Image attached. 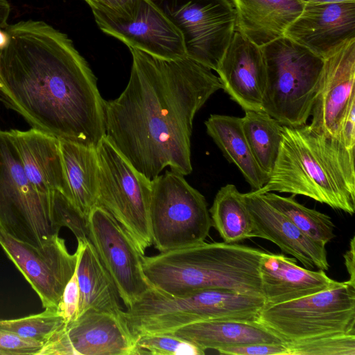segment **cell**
I'll return each instance as SVG.
<instances>
[{"label":"cell","mask_w":355,"mask_h":355,"mask_svg":"<svg viewBox=\"0 0 355 355\" xmlns=\"http://www.w3.org/2000/svg\"><path fill=\"white\" fill-rule=\"evenodd\" d=\"M3 29L0 101L32 128L96 148L105 136V101L72 41L42 21H21Z\"/></svg>","instance_id":"1"},{"label":"cell","mask_w":355,"mask_h":355,"mask_svg":"<svg viewBox=\"0 0 355 355\" xmlns=\"http://www.w3.org/2000/svg\"><path fill=\"white\" fill-rule=\"evenodd\" d=\"M129 49L127 86L117 98L105 101V137L150 180L167 166L189 175L193 119L222 89L219 78L187 56L167 60Z\"/></svg>","instance_id":"2"},{"label":"cell","mask_w":355,"mask_h":355,"mask_svg":"<svg viewBox=\"0 0 355 355\" xmlns=\"http://www.w3.org/2000/svg\"><path fill=\"white\" fill-rule=\"evenodd\" d=\"M260 193L302 195L350 215L355 211L354 150L309 125H283L279 154Z\"/></svg>","instance_id":"3"},{"label":"cell","mask_w":355,"mask_h":355,"mask_svg":"<svg viewBox=\"0 0 355 355\" xmlns=\"http://www.w3.org/2000/svg\"><path fill=\"white\" fill-rule=\"evenodd\" d=\"M265 253L237 243L205 241L143 256L142 268L150 286L172 295L206 288L262 295L259 264Z\"/></svg>","instance_id":"4"},{"label":"cell","mask_w":355,"mask_h":355,"mask_svg":"<svg viewBox=\"0 0 355 355\" xmlns=\"http://www.w3.org/2000/svg\"><path fill=\"white\" fill-rule=\"evenodd\" d=\"M265 303L262 295L227 289L206 288L172 295L150 286L123 311V318L135 337L146 334H170L205 320L257 321Z\"/></svg>","instance_id":"5"},{"label":"cell","mask_w":355,"mask_h":355,"mask_svg":"<svg viewBox=\"0 0 355 355\" xmlns=\"http://www.w3.org/2000/svg\"><path fill=\"white\" fill-rule=\"evenodd\" d=\"M261 48L266 71L263 111L283 125H306L324 59L284 35Z\"/></svg>","instance_id":"6"},{"label":"cell","mask_w":355,"mask_h":355,"mask_svg":"<svg viewBox=\"0 0 355 355\" xmlns=\"http://www.w3.org/2000/svg\"><path fill=\"white\" fill-rule=\"evenodd\" d=\"M184 176L171 170L151 180L150 230L159 252L202 243L212 227L205 196Z\"/></svg>","instance_id":"7"},{"label":"cell","mask_w":355,"mask_h":355,"mask_svg":"<svg viewBox=\"0 0 355 355\" xmlns=\"http://www.w3.org/2000/svg\"><path fill=\"white\" fill-rule=\"evenodd\" d=\"M257 322L284 342L355 331V285L348 281L262 308Z\"/></svg>","instance_id":"8"},{"label":"cell","mask_w":355,"mask_h":355,"mask_svg":"<svg viewBox=\"0 0 355 355\" xmlns=\"http://www.w3.org/2000/svg\"><path fill=\"white\" fill-rule=\"evenodd\" d=\"M0 228L36 247L60 232L53 219L51 196L30 182L8 131L1 130Z\"/></svg>","instance_id":"9"},{"label":"cell","mask_w":355,"mask_h":355,"mask_svg":"<svg viewBox=\"0 0 355 355\" xmlns=\"http://www.w3.org/2000/svg\"><path fill=\"white\" fill-rule=\"evenodd\" d=\"M96 152L97 205L113 216L144 255L152 245L149 223L151 180L138 172L105 136Z\"/></svg>","instance_id":"10"},{"label":"cell","mask_w":355,"mask_h":355,"mask_svg":"<svg viewBox=\"0 0 355 355\" xmlns=\"http://www.w3.org/2000/svg\"><path fill=\"white\" fill-rule=\"evenodd\" d=\"M181 33L187 57L216 71L236 31L229 0H152Z\"/></svg>","instance_id":"11"},{"label":"cell","mask_w":355,"mask_h":355,"mask_svg":"<svg viewBox=\"0 0 355 355\" xmlns=\"http://www.w3.org/2000/svg\"><path fill=\"white\" fill-rule=\"evenodd\" d=\"M0 245L37 294L42 307L56 309L65 286L76 271L78 250L70 254L64 239L58 235L36 247L1 228Z\"/></svg>","instance_id":"12"},{"label":"cell","mask_w":355,"mask_h":355,"mask_svg":"<svg viewBox=\"0 0 355 355\" xmlns=\"http://www.w3.org/2000/svg\"><path fill=\"white\" fill-rule=\"evenodd\" d=\"M137 355L136 337L121 315L87 309L64 324L38 355Z\"/></svg>","instance_id":"13"},{"label":"cell","mask_w":355,"mask_h":355,"mask_svg":"<svg viewBox=\"0 0 355 355\" xmlns=\"http://www.w3.org/2000/svg\"><path fill=\"white\" fill-rule=\"evenodd\" d=\"M89 241L112 276L126 309L150 287L143 270L142 255L127 232L103 207L88 216Z\"/></svg>","instance_id":"14"},{"label":"cell","mask_w":355,"mask_h":355,"mask_svg":"<svg viewBox=\"0 0 355 355\" xmlns=\"http://www.w3.org/2000/svg\"><path fill=\"white\" fill-rule=\"evenodd\" d=\"M92 10L101 30L129 48L167 60L187 56L181 33L151 0H137L129 17Z\"/></svg>","instance_id":"15"},{"label":"cell","mask_w":355,"mask_h":355,"mask_svg":"<svg viewBox=\"0 0 355 355\" xmlns=\"http://www.w3.org/2000/svg\"><path fill=\"white\" fill-rule=\"evenodd\" d=\"M355 104V37L324 58L309 124L314 131L338 139L347 112Z\"/></svg>","instance_id":"16"},{"label":"cell","mask_w":355,"mask_h":355,"mask_svg":"<svg viewBox=\"0 0 355 355\" xmlns=\"http://www.w3.org/2000/svg\"><path fill=\"white\" fill-rule=\"evenodd\" d=\"M284 35L324 59L355 37V1L304 3Z\"/></svg>","instance_id":"17"},{"label":"cell","mask_w":355,"mask_h":355,"mask_svg":"<svg viewBox=\"0 0 355 355\" xmlns=\"http://www.w3.org/2000/svg\"><path fill=\"white\" fill-rule=\"evenodd\" d=\"M216 72L222 89L244 111H263L266 71L261 46L236 31Z\"/></svg>","instance_id":"18"},{"label":"cell","mask_w":355,"mask_h":355,"mask_svg":"<svg viewBox=\"0 0 355 355\" xmlns=\"http://www.w3.org/2000/svg\"><path fill=\"white\" fill-rule=\"evenodd\" d=\"M252 222V238L268 240L292 255L307 269L328 270L325 245L304 234L288 218L269 204L257 191L243 193Z\"/></svg>","instance_id":"19"},{"label":"cell","mask_w":355,"mask_h":355,"mask_svg":"<svg viewBox=\"0 0 355 355\" xmlns=\"http://www.w3.org/2000/svg\"><path fill=\"white\" fill-rule=\"evenodd\" d=\"M8 133L34 187L49 196L59 191L69 199L60 140L32 128L28 130L11 129Z\"/></svg>","instance_id":"20"},{"label":"cell","mask_w":355,"mask_h":355,"mask_svg":"<svg viewBox=\"0 0 355 355\" xmlns=\"http://www.w3.org/2000/svg\"><path fill=\"white\" fill-rule=\"evenodd\" d=\"M259 275L261 294L268 305L312 295L340 282L329 277L322 270L299 266L294 258L268 252L261 259Z\"/></svg>","instance_id":"21"},{"label":"cell","mask_w":355,"mask_h":355,"mask_svg":"<svg viewBox=\"0 0 355 355\" xmlns=\"http://www.w3.org/2000/svg\"><path fill=\"white\" fill-rule=\"evenodd\" d=\"M236 17V31L256 44H264L283 36L300 14L302 0H229Z\"/></svg>","instance_id":"22"},{"label":"cell","mask_w":355,"mask_h":355,"mask_svg":"<svg viewBox=\"0 0 355 355\" xmlns=\"http://www.w3.org/2000/svg\"><path fill=\"white\" fill-rule=\"evenodd\" d=\"M170 334L192 343L205 352L231 346L284 342L257 321L205 320L181 327Z\"/></svg>","instance_id":"23"},{"label":"cell","mask_w":355,"mask_h":355,"mask_svg":"<svg viewBox=\"0 0 355 355\" xmlns=\"http://www.w3.org/2000/svg\"><path fill=\"white\" fill-rule=\"evenodd\" d=\"M76 275L79 287L78 315L89 309L121 315L116 286L90 241H77ZM78 318V317H77Z\"/></svg>","instance_id":"24"},{"label":"cell","mask_w":355,"mask_h":355,"mask_svg":"<svg viewBox=\"0 0 355 355\" xmlns=\"http://www.w3.org/2000/svg\"><path fill=\"white\" fill-rule=\"evenodd\" d=\"M207 132L224 157L240 171L251 191H258L268 176L258 165L245 136L240 117L211 114L205 122Z\"/></svg>","instance_id":"25"},{"label":"cell","mask_w":355,"mask_h":355,"mask_svg":"<svg viewBox=\"0 0 355 355\" xmlns=\"http://www.w3.org/2000/svg\"><path fill=\"white\" fill-rule=\"evenodd\" d=\"M69 200L85 216L97 205L98 161L96 148L60 140Z\"/></svg>","instance_id":"26"},{"label":"cell","mask_w":355,"mask_h":355,"mask_svg":"<svg viewBox=\"0 0 355 355\" xmlns=\"http://www.w3.org/2000/svg\"><path fill=\"white\" fill-rule=\"evenodd\" d=\"M212 226L223 242L237 243L252 238V222L243 198L236 186L227 184L217 192L209 209Z\"/></svg>","instance_id":"27"},{"label":"cell","mask_w":355,"mask_h":355,"mask_svg":"<svg viewBox=\"0 0 355 355\" xmlns=\"http://www.w3.org/2000/svg\"><path fill=\"white\" fill-rule=\"evenodd\" d=\"M241 120L252 155L269 176L279 154L283 125L264 111L246 110Z\"/></svg>","instance_id":"28"},{"label":"cell","mask_w":355,"mask_h":355,"mask_svg":"<svg viewBox=\"0 0 355 355\" xmlns=\"http://www.w3.org/2000/svg\"><path fill=\"white\" fill-rule=\"evenodd\" d=\"M260 193L269 204L284 214L304 234L315 242L326 245L336 237L335 225L331 218L325 214L300 204L295 200V195L284 197L273 192Z\"/></svg>","instance_id":"29"},{"label":"cell","mask_w":355,"mask_h":355,"mask_svg":"<svg viewBox=\"0 0 355 355\" xmlns=\"http://www.w3.org/2000/svg\"><path fill=\"white\" fill-rule=\"evenodd\" d=\"M64 324V320L58 314L56 309L45 308L40 313L17 319L0 320V330L44 344Z\"/></svg>","instance_id":"30"},{"label":"cell","mask_w":355,"mask_h":355,"mask_svg":"<svg viewBox=\"0 0 355 355\" xmlns=\"http://www.w3.org/2000/svg\"><path fill=\"white\" fill-rule=\"evenodd\" d=\"M286 355H355V331L284 342Z\"/></svg>","instance_id":"31"},{"label":"cell","mask_w":355,"mask_h":355,"mask_svg":"<svg viewBox=\"0 0 355 355\" xmlns=\"http://www.w3.org/2000/svg\"><path fill=\"white\" fill-rule=\"evenodd\" d=\"M137 355H201L196 345L171 334H146L136 336Z\"/></svg>","instance_id":"32"},{"label":"cell","mask_w":355,"mask_h":355,"mask_svg":"<svg viewBox=\"0 0 355 355\" xmlns=\"http://www.w3.org/2000/svg\"><path fill=\"white\" fill-rule=\"evenodd\" d=\"M51 204L53 219L59 230L67 227L77 241H89L88 217L84 216L68 198L60 191H55L51 194Z\"/></svg>","instance_id":"33"},{"label":"cell","mask_w":355,"mask_h":355,"mask_svg":"<svg viewBox=\"0 0 355 355\" xmlns=\"http://www.w3.org/2000/svg\"><path fill=\"white\" fill-rule=\"evenodd\" d=\"M43 345V343L0 330V355H38Z\"/></svg>","instance_id":"34"},{"label":"cell","mask_w":355,"mask_h":355,"mask_svg":"<svg viewBox=\"0 0 355 355\" xmlns=\"http://www.w3.org/2000/svg\"><path fill=\"white\" fill-rule=\"evenodd\" d=\"M79 287L76 269L64 287L60 300L56 307L58 314L61 316L64 324L76 320L78 315Z\"/></svg>","instance_id":"35"},{"label":"cell","mask_w":355,"mask_h":355,"mask_svg":"<svg viewBox=\"0 0 355 355\" xmlns=\"http://www.w3.org/2000/svg\"><path fill=\"white\" fill-rule=\"evenodd\" d=\"M217 352L220 354L228 355H286V349L284 342L231 346Z\"/></svg>","instance_id":"36"},{"label":"cell","mask_w":355,"mask_h":355,"mask_svg":"<svg viewBox=\"0 0 355 355\" xmlns=\"http://www.w3.org/2000/svg\"><path fill=\"white\" fill-rule=\"evenodd\" d=\"M92 8L120 16L129 17L134 12L137 0H85Z\"/></svg>","instance_id":"37"},{"label":"cell","mask_w":355,"mask_h":355,"mask_svg":"<svg viewBox=\"0 0 355 355\" xmlns=\"http://www.w3.org/2000/svg\"><path fill=\"white\" fill-rule=\"evenodd\" d=\"M338 139L349 150L355 148V104L352 105L341 124Z\"/></svg>","instance_id":"38"},{"label":"cell","mask_w":355,"mask_h":355,"mask_svg":"<svg viewBox=\"0 0 355 355\" xmlns=\"http://www.w3.org/2000/svg\"><path fill=\"white\" fill-rule=\"evenodd\" d=\"M354 241L355 238L353 236L350 241L349 250H347L343 255L345 259V265L349 275V278L347 281L353 285H355Z\"/></svg>","instance_id":"39"},{"label":"cell","mask_w":355,"mask_h":355,"mask_svg":"<svg viewBox=\"0 0 355 355\" xmlns=\"http://www.w3.org/2000/svg\"><path fill=\"white\" fill-rule=\"evenodd\" d=\"M10 12V5L7 0H0V28H3L7 24Z\"/></svg>","instance_id":"40"},{"label":"cell","mask_w":355,"mask_h":355,"mask_svg":"<svg viewBox=\"0 0 355 355\" xmlns=\"http://www.w3.org/2000/svg\"><path fill=\"white\" fill-rule=\"evenodd\" d=\"M304 3H324L332 1H355V0H302Z\"/></svg>","instance_id":"41"},{"label":"cell","mask_w":355,"mask_h":355,"mask_svg":"<svg viewBox=\"0 0 355 355\" xmlns=\"http://www.w3.org/2000/svg\"><path fill=\"white\" fill-rule=\"evenodd\" d=\"M152 1V0H151Z\"/></svg>","instance_id":"42"}]
</instances>
